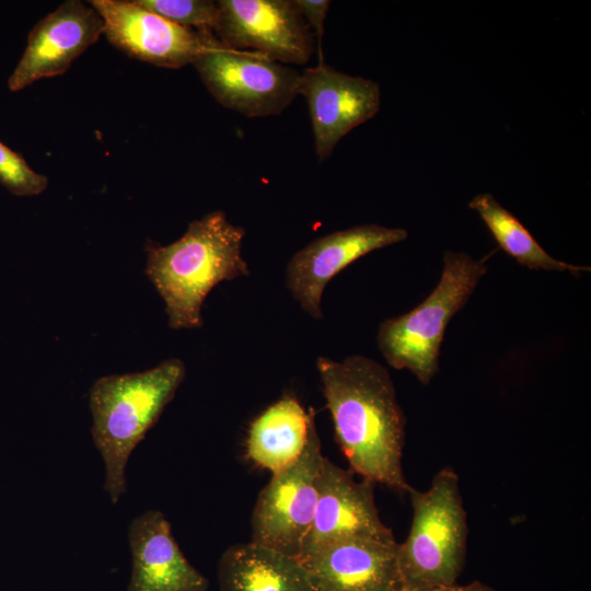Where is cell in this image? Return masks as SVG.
Returning <instances> with one entry per match:
<instances>
[{
  "instance_id": "cell-1",
  "label": "cell",
  "mask_w": 591,
  "mask_h": 591,
  "mask_svg": "<svg viewBox=\"0 0 591 591\" xmlns=\"http://www.w3.org/2000/svg\"><path fill=\"white\" fill-rule=\"evenodd\" d=\"M316 368L336 440L352 472L408 494L413 487L402 461L405 417L389 371L364 356L318 357Z\"/></svg>"
},
{
  "instance_id": "cell-2",
  "label": "cell",
  "mask_w": 591,
  "mask_h": 591,
  "mask_svg": "<svg viewBox=\"0 0 591 591\" xmlns=\"http://www.w3.org/2000/svg\"><path fill=\"white\" fill-rule=\"evenodd\" d=\"M244 235L242 227L217 210L192 221L175 242L147 247L146 274L165 303L173 329L201 327V306L211 289L250 274L242 256Z\"/></svg>"
},
{
  "instance_id": "cell-3",
  "label": "cell",
  "mask_w": 591,
  "mask_h": 591,
  "mask_svg": "<svg viewBox=\"0 0 591 591\" xmlns=\"http://www.w3.org/2000/svg\"><path fill=\"white\" fill-rule=\"evenodd\" d=\"M185 376L177 358L136 373L97 379L90 390L91 433L105 465L104 488L116 505L126 491L128 460Z\"/></svg>"
},
{
  "instance_id": "cell-4",
  "label": "cell",
  "mask_w": 591,
  "mask_h": 591,
  "mask_svg": "<svg viewBox=\"0 0 591 591\" xmlns=\"http://www.w3.org/2000/svg\"><path fill=\"white\" fill-rule=\"evenodd\" d=\"M412 524L397 544L401 588L432 591L456 583L466 554L467 522L459 477L451 467L440 470L425 491L409 490Z\"/></svg>"
},
{
  "instance_id": "cell-5",
  "label": "cell",
  "mask_w": 591,
  "mask_h": 591,
  "mask_svg": "<svg viewBox=\"0 0 591 591\" xmlns=\"http://www.w3.org/2000/svg\"><path fill=\"white\" fill-rule=\"evenodd\" d=\"M486 259L447 251L440 280L430 294L409 312L380 324L378 346L390 366L409 370L422 384L430 383L439 368L447 326L486 274Z\"/></svg>"
},
{
  "instance_id": "cell-6",
  "label": "cell",
  "mask_w": 591,
  "mask_h": 591,
  "mask_svg": "<svg viewBox=\"0 0 591 591\" xmlns=\"http://www.w3.org/2000/svg\"><path fill=\"white\" fill-rule=\"evenodd\" d=\"M193 65L218 103L246 117L278 115L298 95L300 72L294 68L227 48L215 34Z\"/></svg>"
},
{
  "instance_id": "cell-7",
  "label": "cell",
  "mask_w": 591,
  "mask_h": 591,
  "mask_svg": "<svg viewBox=\"0 0 591 591\" xmlns=\"http://www.w3.org/2000/svg\"><path fill=\"white\" fill-rule=\"evenodd\" d=\"M325 456L316 428L300 459L273 474L252 513V541L298 559L310 530L318 497Z\"/></svg>"
},
{
  "instance_id": "cell-8",
  "label": "cell",
  "mask_w": 591,
  "mask_h": 591,
  "mask_svg": "<svg viewBox=\"0 0 591 591\" xmlns=\"http://www.w3.org/2000/svg\"><path fill=\"white\" fill-rule=\"evenodd\" d=\"M213 32L227 48L258 53L281 63L304 65L314 35L292 0H219Z\"/></svg>"
},
{
  "instance_id": "cell-9",
  "label": "cell",
  "mask_w": 591,
  "mask_h": 591,
  "mask_svg": "<svg viewBox=\"0 0 591 591\" xmlns=\"http://www.w3.org/2000/svg\"><path fill=\"white\" fill-rule=\"evenodd\" d=\"M90 4L101 15L103 34L113 46L158 67L193 63L213 35L174 24L136 0H92Z\"/></svg>"
},
{
  "instance_id": "cell-10",
  "label": "cell",
  "mask_w": 591,
  "mask_h": 591,
  "mask_svg": "<svg viewBox=\"0 0 591 591\" xmlns=\"http://www.w3.org/2000/svg\"><path fill=\"white\" fill-rule=\"evenodd\" d=\"M298 94L308 103L320 162L354 128L372 118L380 109V85L370 79L354 77L318 61L300 73Z\"/></svg>"
},
{
  "instance_id": "cell-11",
  "label": "cell",
  "mask_w": 591,
  "mask_h": 591,
  "mask_svg": "<svg viewBox=\"0 0 591 591\" xmlns=\"http://www.w3.org/2000/svg\"><path fill=\"white\" fill-rule=\"evenodd\" d=\"M402 228L356 225L315 239L297 252L287 265V287L312 317H323L321 302L328 281L360 257L404 241Z\"/></svg>"
},
{
  "instance_id": "cell-12",
  "label": "cell",
  "mask_w": 591,
  "mask_h": 591,
  "mask_svg": "<svg viewBox=\"0 0 591 591\" xmlns=\"http://www.w3.org/2000/svg\"><path fill=\"white\" fill-rule=\"evenodd\" d=\"M374 485L363 478L356 480L351 472L325 457L315 513L298 559L346 538L394 541L392 531L380 519Z\"/></svg>"
},
{
  "instance_id": "cell-13",
  "label": "cell",
  "mask_w": 591,
  "mask_h": 591,
  "mask_svg": "<svg viewBox=\"0 0 591 591\" xmlns=\"http://www.w3.org/2000/svg\"><path fill=\"white\" fill-rule=\"evenodd\" d=\"M103 33L104 22L91 4L63 2L30 32L25 50L8 80L10 91L65 73Z\"/></svg>"
},
{
  "instance_id": "cell-14",
  "label": "cell",
  "mask_w": 591,
  "mask_h": 591,
  "mask_svg": "<svg viewBox=\"0 0 591 591\" xmlns=\"http://www.w3.org/2000/svg\"><path fill=\"white\" fill-rule=\"evenodd\" d=\"M397 542L354 537L298 559L313 591H395L401 588Z\"/></svg>"
},
{
  "instance_id": "cell-15",
  "label": "cell",
  "mask_w": 591,
  "mask_h": 591,
  "mask_svg": "<svg viewBox=\"0 0 591 591\" xmlns=\"http://www.w3.org/2000/svg\"><path fill=\"white\" fill-rule=\"evenodd\" d=\"M132 557L127 591H206L208 579L184 556L159 510L134 518L128 529Z\"/></svg>"
},
{
  "instance_id": "cell-16",
  "label": "cell",
  "mask_w": 591,
  "mask_h": 591,
  "mask_svg": "<svg viewBox=\"0 0 591 591\" xmlns=\"http://www.w3.org/2000/svg\"><path fill=\"white\" fill-rule=\"evenodd\" d=\"M314 428L313 414L296 397L285 395L250 425L246 454L271 475L279 473L300 459Z\"/></svg>"
},
{
  "instance_id": "cell-17",
  "label": "cell",
  "mask_w": 591,
  "mask_h": 591,
  "mask_svg": "<svg viewBox=\"0 0 591 591\" xmlns=\"http://www.w3.org/2000/svg\"><path fill=\"white\" fill-rule=\"evenodd\" d=\"M217 575L220 591H313L297 558L254 542L225 549Z\"/></svg>"
},
{
  "instance_id": "cell-18",
  "label": "cell",
  "mask_w": 591,
  "mask_h": 591,
  "mask_svg": "<svg viewBox=\"0 0 591 591\" xmlns=\"http://www.w3.org/2000/svg\"><path fill=\"white\" fill-rule=\"evenodd\" d=\"M468 206L480 216L500 248L522 266L536 270L571 274L590 271L587 266L573 265L552 257L523 223L505 209L493 195L487 193L476 195Z\"/></svg>"
},
{
  "instance_id": "cell-19",
  "label": "cell",
  "mask_w": 591,
  "mask_h": 591,
  "mask_svg": "<svg viewBox=\"0 0 591 591\" xmlns=\"http://www.w3.org/2000/svg\"><path fill=\"white\" fill-rule=\"evenodd\" d=\"M167 21L198 32L213 33L219 22L217 1L211 0H136Z\"/></svg>"
},
{
  "instance_id": "cell-20",
  "label": "cell",
  "mask_w": 591,
  "mask_h": 591,
  "mask_svg": "<svg viewBox=\"0 0 591 591\" xmlns=\"http://www.w3.org/2000/svg\"><path fill=\"white\" fill-rule=\"evenodd\" d=\"M0 184L15 196L42 194L48 178L28 166L25 159L0 141Z\"/></svg>"
},
{
  "instance_id": "cell-21",
  "label": "cell",
  "mask_w": 591,
  "mask_h": 591,
  "mask_svg": "<svg viewBox=\"0 0 591 591\" xmlns=\"http://www.w3.org/2000/svg\"><path fill=\"white\" fill-rule=\"evenodd\" d=\"M297 10L304 19L313 35L317 38L318 61L322 59V38L324 34V22L331 7L328 0H292Z\"/></svg>"
},
{
  "instance_id": "cell-22",
  "label": "cell",
  "mask_w": 591,
  "mask_h": 591,
  "mask_svg": "<svg viewBox=\"0 0 591 591\" xmlns=\"http://www.w3.org/2000/svg\"><path fill=\"white\" fill-rule=\"evenodd\" d=\"M432 591H495V590L483 582L474 581L464 586L453 583L450 586L437 588Z\"/></svg>"
},
{
  "instance_id": "cell-23",
  "label": "cell",
  "mask_w": 591,
  "mask_h": 591,
  "mask_svg": "<svg viewBox=\"0 0 591 591\" xmlns=\"http://www.w3.org/2000/svg\"><path fill=\"white\" fill-rule=\"evenodd\" d=\"M395 591H416V590H408V589L399 588V589H397Z\"/></svg>"
}]
</instances>
